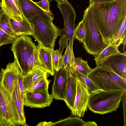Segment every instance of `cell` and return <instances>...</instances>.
<instances>
[{
	"label": "cell",
	"mask_w": 126,
	"mask_h": 126,
	"mask_svg": "<svg viewBox=\"0 0 126 126\" xmlns=\"http://www.w3.org/2000/svg\"><path fill=\"white\" fill-rule=\"evenodd\" d=\"M89 6L104 41L109 45L126 18V0L89 4Z\"/></svg>",
	"instance_id": "6da1fadb"
},
{
	"label": "cell",
	"mask_w": 126,
	"mask_h": 126,
	"mask_svg": "<svg viewBox=\"0 0 126 126\" xmlns=\"http://www.w3.org/2000/svg\"><path fill=\"white\" fill-rule=\"evenodd\" d=\"M53 17L37 16L29 22L32 30V36L43 47L54 48L56 39L59 36V29L53 23Z\"/></svg>",
	"instance_id": "7a4b0ae2"
},
{
	"label": "cell",
	"mask_w": 126,
	"mask_h": 126,
	"mask_svg": "<svg viewBox=\"0 0 126 126\" xmlns=\"http://www.w3.org/2000/svg\"><path fill=\"white\" fill-rule=\"evenodd\" d=\"M126 91L100 89L90 94L88 108L94 113L103 114L115 111Z\"/></svg>",
	"instance_id": "3957f363"
},
{
	"label": "cell",
	"mask_w": 126,
	"mask_h": 126,
	"mask_svg": "<svg viewBox=\"0 0 126 126\" xmlns=\"http://www.w3.org/2000/svg\"><path fill=\"white\" fill-rule=\"evenodd\" d=\"M85 33L82 43L89 53L97 54L108 45L104 41L89 6L85 10L82 20Z\"/></svg>",
	"instance_id": "277c9868"
},
{
	"label": "cell",
	"mask_w": 126,
	"mask_h": 126,
	"mask_svg": "<svg viewBox=\"0 0 126 126\" xmlns=\"http://www.w3.org/2000/svg\"><path fill=\"white\" fill-rule=\"evenodd\" d=\"M87 76L99 89L126 92V79L119 76L107 67L96 66Z\"/></svg>",
	"instance_id": "5b68a950"
},
{
	"label": "cell",
	"mask_w": 126,
	"mask_h": 126,
	"mask_svg": "<svg viewBox=\"0 0 126 126\" xmlns=\"http://www.w3.org/2000/svg\"><path fill=\"white\" fill-rule=\"evenodd\" d=\"M37 47L31 38L22 35L17 36L11 47L15 61L24 76L29 72L28 62Z\"/></svg>",
	"instance_id": "8992f818"
},
{
	"label": "cell",
	"mask_w": 126,
	"mask_h": 126,
	"mask_svg": "<svg viewBox=\"0 0 126 126\" xmlns=\"http://www.w3.org/2000/svg\"><path fill=\"white\" fill-rule=\"evenodd\" d=\"M0 104L3 120L8 126L21 125L12 100L0 86Z\"/></svg>",
	"instance_id": "52a82bcc"
},
{
	"label": "cell",
	"mask_w": 126,
	"mask_h": 126,
	"mask_svg": "<svg viewBox=\"0 0 126 126\" xmlns=\"http://www.w3.org/2000/svg\"><path fill=\"white\" fill-rule=\"evenodd\" d=\"M20 69L15 61L9 63L5 69L1 68L0 86H2L12 99L14 89L18 83Z\"/></svg>",
	"instance_id": "ba28073f"
},
{
	"label": "cell",
	"mask_w": 126,
	"mask_h": 126,
	"mask_svg": "<svg viewBox=\"0 0 126 126\" xmlns=\"http://www.w3.org/2000/svg\"><path fill=\"white\" fill-rule=\"evenodd\" d=\"M63 17L64 22L63 29L66 33L69 44L73 42L75 19L76 13L71 4L67 1L57 4Z\"/></svg>",
	"instance_id": "9c48e42d"
},
{
	"label": "cell",
	"mask_w": 126,
	"mask_h": 126,
	"mask_svg": "<svg viewBox=\"0 0 126 126\" xmlns=\"http://www.w3.org/2000/svg\"><path fill=\"white\" fill-rule=\"evenodd\" d=\"M76 94L72 115L82 117L87 110L90 96L87 88L77 79Z\"/></svg>",
	"instance_id": "30bf717a"
},
{
	"label": "cell",
	"mask_w": 126,
	"mask_h": 126,
	"mask_svg": "<svg viewBox=\"0 0 126 126\" xmlns=\"http://www.w3.org/2000/svg\"><path fill=\"white\" fill-rule=\"evenodd\" d=\"M53 99L48 90L33 93L24 92L23 103L31 108H43L49 106Z\"/></svg>",
	"instance_id": "8fae6325"
},
{
	"label": "cell",
	"mask_w": 126,
	"mask_h": 126,
	"mask_svg": "<svg viewBox=\"0 0 126 126\" xmlns=\"http://www.w3.org/2000/svg\"><path fill=\"white\" fill-rule=\"evenodd\" d=\"M68 73L64 67L56 72L50 95L52 99L64 101Z\"/></svg>",
	"instance_id": "7c38bea8"
},
{
	"label": "cell",
	"mask_w": 126,
	"mask_h": 126,
	"mask_svg": "<svg viewBox=\"0 0 126 126\" xmlns=\"http://www.w3.org/2000/svg\"><path fill=\"white\" fill-rule=\"evenodd\" d=\"M15 0L23 18L28 21L37 16L53 17L52 15L41 9L32 0Z\"/></svg>",
	"instance_id": "4fadbf2b"
},
{
	"label": "cell",
	"mask_w": 126,
	"mask_h": 126,
	"mask_svg": "<svg viewBox=\"0 0 126 126\" xmlns=\"http://www.w3.org/2000/svg\"><path fill=\"white\" fill-rule=\"evenodd\" d=\"M100 65L107 67L122 78L126 79V53L111 55L104 60Z\"/></svg>",
	"instance_id": "5bb4252c"
},
{
	"label": "cell",
	"mask_w": 126,
	"mask_h": 126,
	"mask_svg": "<svg viewBox=\"0 0 126 126\" xmlns=\"http://www.w3.org/2000/svg\"><path fill=\"white\" fill-rule=\"evenodd\" d=\"M38 67L52 76L54 75L55 70L52 58V49L44 47L38 44Z\"/></svg>",
	"instance_id": "9a60e30c"
},
{
	"label": "cell",
	"mask_w": 126,
	"mask_h": 126,
	"mask_svg": "<svg viewBox=\"0 0 126 126\" xmlns=\"http://www.w3.org/2000/svg\"><path fill=\"white\" fill-rule=\"evenodd\" d=\"M1 10L9 18L18 22L24 19L15 0H1Z\"/></svg>",
	"instance_id": "2e32d148"
},
{
	"label": "cell",
	"mask_w": 126,
	"mask_h": 126,
	"mask_svg": "<svg viewBox=\"0 0 126 126\" xmlns=\"http://www.w3.org/2000/svg\"><path fill=\"white\" fill-rule=\"evenodd\" d=\"M77 87V78L68 74L64 101L71 111L74 108Z\"/></svg>",
	"instance_id": "e0dca14e"
},
{
	"label": "cell",
	"mask_w": 126,
	"mask_h": 126,
	"mask_svg": "<svg viewBox=\"0 0 126 126\" xmlns=\"http://www.w3.org/2000/svg\"><path fill=\"white\" fill-rule=\"evenodd\" d=\"M73 42L69 44L68 41L66 46V50L62 56L63 67L67 71L69 74L76 78L75 68V59L73 47Z\"/></svg>",
	"instance_id": "ac0fdd59"
},
{
	"label": "cell",
	"mask_w": 126,
	"mask_h": 126,
	"mask_svg": "<svg viewBox=\"0 0 126 126\" xmlns=\"http://www.w3.org/2000/svg\"><path fill=\"white\" fill-rule=\"evenodd\" d=\"M47 73L37 67L23 76V83L24 92L35 82L47 78Z\"/></svg>",
	"instance_id": "d6986e66"
},
{
	"label": "cell",
	"mask_w": 126,
	"mask_h": 126,
	"mask_svg": "<svg viewBox=\"0 0 126 126\" xmlns=\"http://www.w3.org/2000/svg\"><path fill=\"white\" fill-rule=\"evenodd\" d=\"M14 107L19 120L20 125L27 126L26 118L24 115V105L19 91L18 83L14 91L12 98Z\"/></svg>",
	"instance_id": "ffe728a7"
},
{
	"label": "cell",
	"mask_w": 126,
	"mask_h": 126,
	"mask_svg": "<svg viewBox=\"0 0 126 126\" xmlns=\"http://www.w3.org/2000/svg\"><path fill=\"white\" fill-rule=\"evenodd\" d=\"M9 20L12 30L16 36L22 35L32 36L30 24L27 20L24 18L22 21L18 22L9 18Z\"/></svg>",
	"instance_id": "44dd1931"
},
{
	"label": "cell",
	"mask_w": 126,
	"mask_h": 126,
	"mask_svg": "<svg viewBox=\"0 0 126 126\" xmlns=\"http://www.w3.org/2000/svg\"><path fill=\"white\" fill-rule=\"evenodd\" d=\"M121 53L118 47L110 43L101 52L94 56L96 66H100L104 60L110 56Z\"/></svg>",
	"instance_id": "7402d4cb"
},
{
	"label": "cell",
	"mask_w": 126,
	"mask_h": 126,
	"mask_svg": "<svg viewBox=\"0 0 126 126\" xmlns=\"http://www.w3.org/2000/svg\"><path fill=\"white\" fill-rule=\"evenodd\" d=\"M85 122L79 117H70L64 119L53 123L52 126H84Z\"/></svg>",
	"instance_id": "603a6c76"
},
{
	"label": "cell",
	"mask_w": 126,
	"mask_h": 126,
	"mask_svg": "<svg viewBox=\"0 0 126 126\" xmlns=\"http://www.w3.org/2000/svg\"><path fill=\"white\" fill-rule=\"evenodd\" d=\"M126 18L118 30L111 44L117 47L123 44L126 39Z\"/></svg>",
	"instance_id": "cb8c5ba5"
},
{
	"label": "cell",
	"mask_w": 126,
	"mask_h": 126,
	"mask_svg": "<svg viewBox=\"0 0 126 126\" xmlns=\"http://www.w3.org/2000/svg\"><path fill=\"white\" fill-rule=\"evenodd\" d=\"M50 82L51 80L47 78L44 79L34 83L24 92L33 93L48 90Z\"/></svg>",
	"instance_id": "d4e9b609"
},
{
	"label": "cell",
	"mask_w": 126,
	"mask_h": 126,
	"mask_svg": "<svg viewBox=\"0 0 126 126\" xmlns=\"http://www.w3.org/2000/svg\"><path fill=\"white\" fill-rule=\"evenodd\" d=\"M0 29L11 36L17 37L13 32L11 27L9 18L0 9Z\"/></svg>",
	"instance_id": "484cf974"
},
{
	"label": "cell",
	"mask_w": 126,
	"mask_h": 126,
	"mask_svg": "<svg viewBox=\"0 0 126 126\" xmlns=\"http://www.w3.org/2000/svg\"><path fill=\"white\" fill-rule=\"evenodd\" d=\"M75 68L76 70L87 76L93 69L89 66L87 61L83 60L80 57L75 58Z\"/></svg>",
	"instance_id": "4316f807"
},
{
	"label": "cell",
	"mask_w": 126,
	"mask_h": 126,
	"mask_svg": "<svg viewBox=\"0 0 126 126\" xmlns=\"http://www.w3.org/2000/svg\"><path fill=\"white\" fill-rule=\"evenodd\" d=\"M76 71V78L87 88L90 94L99 89L87 76Z\"/></svg>",
	"instance_id": "83f0119b"
},
{
	"label": "cell",
	"mask_w": 126,
	"mask_h": 126,
	"mask_svg": "<svg viewBox=\"0 0 126 126\" xmlns=\"http://www.w3.org/2000/svg\"><path fill=\"white\" fill-rule=\"evenodd\" d=\"M52 58L53 64L55 71H58L63 67L62 54L58 49L55 50L52 49Z\"/></svg>",
	"instance_id": "f1b7e54d"
},
{
	"label": "cell",
	"mask_w": 126,
	"mask_h": 126,
	"mask_svg": "<svg viewBox=\"0 0 126 126\" xmlns=\"http://www.w3.org/2000/svg\"><path fill=\"white\" fill-rule=\"evenodd\" d=\"M85 33V30L82 20L79 22L74 29V38L82 43L84 39Z\"/></svg>",
	"instance_id": "f546056e"
},
{
	"label": "cell",
	"mask_w": 126,
	"mask_h": 126,
	"mask_svg": "<svg viewBox=\"0 0 126 126\" xmlns=\"http://www.w3.org/2000/svg\"><path fill=\"white\" fill-rule=\"evenodd\" d=\"M35 49L32 55L28 62V66L29 72L33 69L38 67V47Z\"/></svg>",
	"instance_id": "4dcf8cb0"
},
{
	"label": "cell",
	"mask_w": 126,
	"mask_h": 126,
	"mask_svg": "<svg viewBox=\"0 0 126 126\" xmlns=\"http://www.w3.org/2000/svg\"><path fill=\"white\" fill-rule=\"evenodd\" d=\"M16 38L0 29V47L3 45L12 44Z\"/></svg>",
	"instance_id": "1f68e13d"
},
{
	"label": "cell",
	"mask_w": 126,
	"mask_h": 126,
	"mask_svg": "<svg viewBox=\"0 0 126 126\" xmlns=\"http://www.w3.org/2000/svg\"><path fill=\"white\" fill-rule=\"evenodd\" d=\"M59 35L60 36L61 38L59 41L60 47L58 50L62 54L63 49L66 47L67 42L68 40L67 35L63 29L59 30Z\"/></svg>",
	"instance_id": "d6a6232c"
},
{
	"label": "cell",
	"mask_w": 126,
	"mask_h": 126,
	"mask_svg": "<svg viewBox=\"0 0 126 126\" xmlns=\"http://www.w3.org/2000/svg\"><path fill=\"white\" fill-rule=\"evenodd\" d=\"M48 0H42L38 2H35L41 9L52 15L49 9L50 4Z\"/></svg>",
	"instance_id": "836d02e7"
},
{
	"label": "cell",
	"mask_w": 126,
	"mask_h": 126,
	"mask_svg": "<svg viewBox=\"0 0 126 126\" xmlns=\"http://www.w3.org/2000/svg\"><path fill=\"white\" fill-rule=\"evenodd\" d=\"M23 76L20 70L18 74V86L23 102L24 93L23 83Z\"/></svg>",
	"instance_id": "e575fe53"
},
{
	"label": "cell",
	"mask_w": 126,
	"mask_h": 126,
	"mask_svg": "<svg viewBox=\"0 0 126 126\" xmlns=\"http://www.w3.org/2000/svg\"><path fill=\"white\" fill-rule=\"evenodd\" d=\"M126 92L124 94L122 99L121 101H122L123 110V114L124 119V126H126Z\"/></svg>",
	"instance_id": "d590c367"
},
{
	"label": "cell",
	"mask_w": 126,
	"mask_h": 126,
	"mask_svg": "<svg viewBox=\"0 0 126 126\" xmlns=\"http://www.w3.org/2000/svg\"><path fill=\"white\" fill-rule=\"evenodd\" d=\"M116 0H89L90 4H95L99 3L111 2Z\"/></svg>",
	"instance_id": "8d00e7d4"
},
{
	"label": "cell",
	"mask_w": 126,
	"mask_h": 126,
	"mask_svg": "<svg viewBox=\"0 0 126 126\" xmlns=\"http://www.w3.org/2000/svg\"><path fill=\"white\" fill-rule=\"evenodd\" d=\"M53 123L51 121L41 122L39 123L37 126H52Z\"/></svg>",
	"instance_id": "74e56055"
},
{
	"label": "cell",
	"mask_w": 126,
	"mask_h": 126,
	"mask_svg": "<svg viewBox=\"0 0 126 126\" xmlns=\"http://www.w3.org/2000/svg\"><path fill=\"white\" fill-rule=\"evenodd\" d=\"M97 126V124L95 122L89 121L85 122L84 126Z\"/></svg>",
	"instance_id": "f35d334b"
},
{
	"label": "cell",
	"mask_w": 126,
	"mask_h": 126,
	"mask_svg": "<svg viewBox=\"0 0 126 126\" xmlns=\"http://www.w3.org/2000/svg\"><path fill=\"white\" fill-rule=\"evenodd\" d=\"M55 0L57 2V4L62 3L66 1L67 0H50L49 2L52 0Z\"/></svg>",
	"instance_id": "ab89813d"
},
{
	"label": "cell",
	"mask_w": 126,
	"mask_h": 126,
	"mask_svg": "<svg viewBox=\"0 0 126 126\" xmlns=\"http://www.w3.org/2000/svg\"><path fill=\"white\" fill-rule=\"evenodd\" d=\"M0 126H8L2 119L0 118Z\"/></svg>",
	"instance_id": "60d3db41"
},
{
	"label": "cell",
	"mask_w": 126,
	"mask_h": 126,
	"mask_svg": "<svg viewBox=\"0 0 126 126\" xmlns=\"http://www.w3.org/2000/svg\"><path fill=\"white\" fill-rule=\"evenodd\" d=\"M0 119H2L3 120L2 116V112H1V107H0Z\"/></svg>",
	"instance_id": "b9f144b4"
},
{
	"label": "cell",
	"mask_w": 126,
	"mask_h": 126,
	"mask_svg": "<svg viewBox=\"0 0 126 126\" xmlns=\"http://www.w3.org/2000/svg\"><path fill=\"white\" fill-rule=\"evenodd\" d=\"M1 75L0 73V81L1 80Z\"/></svg>",
	"instance_id": "7bdbcfd3"
},
{
	"label": "cell",
	"mask_w": 126,
	"mask_h": 126,
	"mask_svg": "<svg viewBox=\"0 0 126 126\" xmlns=\"http://www.w3.org/2000/svg\"><path fill=\"white\" fill-rule=\"evenodd\" d=\"M0 3L1 4V0H0Z\"/></svg>",
	"instance_id": "ee69618b"
}]
</instances>
